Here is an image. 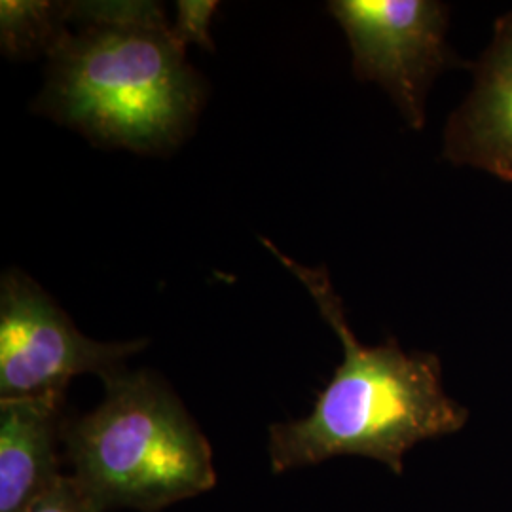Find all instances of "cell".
Wrapping results in <instances>:
<instances>
[{
  "label": "cell",
  "instance_id": "52a82bcc",
  "mask_svg": "<svg viewBox=\"0 0 512 512\" xmlns=\"http://www.w3.org/2000/svg\"><path fill=\"white\" fill-rule=\"evenodd\" d=\"M65 393L0 399V512H25L61 478Z\"/></svg>",
  "mask_w": 512,
  "mask_h": 512
},
{
  "label": "cell",
  "instance_id": "277c9868",
  "mask_svg": "<svg viewBox=\"0 0 512 512\" xmlns=\"http://www.w3.org/2000/svg\"><path fill=\"white\" fill-rule=\"evenodd\" d=\"M330 16L348 37L353 74L380 86L421 131L440 74L467 65L450 44V6L439 0H332Z\"/></svg>",
  "mask_w": 512,
  "mask_h": 512
},
{
  "label": "cell",
  "instance_id": "9c48e42d",
  "mask_svg": "<svg viewBox=\"0 0 512 512\" xmlns=\"http://www.w3.org/2000/svg\"><path fill=\"white\" fill-rule=\"evenodd\" d=\"M219 2L209 0H179L177 2V18L173 21V29L184 44H198L207 50H213L211 40V18L217 12Z\"/></svg>",
  "mask_w": 512,
  "mask_h": 512
},
{
  "label": "cell",
  "instance_id": "7a4b0ae2",
  "mask_svg": "<svg viewBox=\"0 0 512 512\" xmlns=\"http://www.w3.org/2000/svg\"><path fill=\"white\" fill-rule=\"evenodd\" d=\"M260 241L306 287L344 351L310 414L270 425L268 456L274 473L353 456L374 459L403 476L406 456L418 444L465 429L469 410L446 391L437 353L406 351L393 338L366 346L351 329L344 300L325 266H304L270 239Z\"/></svg>",
  "mask_w": 512,
  "mask_h": 512
},
{
  "label": "cell",
  "instance_id": "30bf717a",
  "mask_svg": "<svg viewBox=\"0 0 512 512\" xmlns=\"http://www.w3.org/2000/svg\"><path fill=\"white\" fill-rule=\"evenodd\" d=\"M25 512H103L73 476L63 475L54 486L33 501Z\"/></svg>",
  "mask_w": 512,
  "mask_h": 512
},
{
  "label": "cell",
  "instance_id": "8992f818",
  "mask_svg": "<svg viewBox=\"0 0 512 512\" xmlns=\"http://www.w3.org/2000/svg\"><path fill=\"white\" fill-rule=\"evenodd\" d=\"M473 86L446 120L442 158L512 183V10L495 19Z\"/></svg>",
  "mask_w": 512,
  "mask_h": 512
},
{
  "label": "cell",
  "instance_id": "5b68a950",
  "mask_svg": "<svg viewBox=\"0 0 512 512\" xmlns=\"http://www.w3.org/2000/svg\"><path fill=\"white\" fill-rule=\"evenodd\" d=\"M147 340L97 342L76 329L37 281L19 270L0 283V399L67 393L71 380L126 370Z\"/></svg>",
  "mask_w": 512,
  "mask_h": 512
},
{
  "label": "cell",
  "instance_id": "3957f363",
  "mask_svg": "<svg viewBox=\"0 0 512 512\" xmlns=\"http://www.w3.org/2000/svg\"><path fill=\"white\" fill-rule=\"evenodd\" d=\"M103 384L105 399L63 433L71 476L101 511H164L217 484L209 440L158 374L126 368Z\"/></svg>",
  "mask_w": 512,
  "mask_h": 512
},
{
  "label": "cell",
  "instance_id": "ba28073f",
  "mask_svg": "<svg viewBox=\"0 0 512 512\" xmlns=\"http://www.w3.org/2000/svg\"><path fill=\"white\" fill-rule=\"evenodd\" d=\"M73 2L2 0L0 42L10 57L50 55L71 27Z\"/></svg>",
  "mask_w": 512,
  "mask_h": 512
},
{
  "label": "cell",
  "instance_id": "6da1fadb",
  "mask_svg": "<svg viewBox=\"0 0 512 512\" xmlns=\"http://www.w3.org/2000/svg\"><path fill=\"white\" fill-rule=\"evenodd\" d=\"M37 107L97 147L164 154L194 126L205 88L158 2H73Z\"/></svg>",
  "mask_w": 512,
  "mask_h": 512
}]
</instances>
